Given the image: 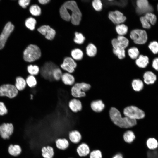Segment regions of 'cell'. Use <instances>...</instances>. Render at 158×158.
I'll use <instances>...</instances> for the list:
<instances>
[{
    "instance_id": "6da1fadb",
    "label": "cell",
    "mask_w": 158,
    "mask_h": 158,
    "mask_svg": "<svg viewBox=\"0 0 158 158\" xmlns=\"http://www.w3.org/2000/svg\"><path fill=\"white\" fill-rule=\"evenodd\" d=\"M60 15L64 20H71L72 23L78 25L81 20L82 13L74 1H68L65 2L59 10Z\"/></svg>"
},
{
    "instance_id": "7a4b0ae2",
    "label": "cell",
    "mask_w": 158,
    "mask_h": 158,
    "mask_svg": "<svg viewBox=\"0 0 158 158\" xmlns=\"http://www.w3.org/2000/svg\"><path fill=\"white\" fill-rule=\"evenodd\" d=\"M110 118L113 122L118 127L124 128H129L136 125L137 120L125 116L123 117L120 112L116 108L111 107L109 111Z\"/></svg>"
},
{
    "instance_id": "3957f363",
    "label": "cell",
    "mask_w": 158,
    "mask_h": 158,
    "mask_svg": "<svg viewBox=\"0 0 158 158\" xmlns=\"http://www.w3.org/2000/svg\"><path fill=\"white\" fill-rule=\"evenodd\" d=\"M91 88L89 84L84 82L75 83L71 87L70 93L73 98L79 99L86 95V92Z\"/></svg>"
},
{
    "instance_id": "277c9868",
    "label": "cell",
    "mask_w": 158,
    "mask_h": 158,
    "mask_svg": "<svg viewBox=\"0 0 158 158\" xmlns=\"http://www.w3.org/2000/svg\"><path fill=\"white\" fill-rule=\"evenodd\" d=\"M41 51L37 46L30 44L25 49L23 53L24 60L28 62H34L40 58L41 56Z\"/></svg>"
},
{
    "instance_id": "5b68a950",
    "label": "cell",
    "mask_w": 158,
    "mask_h": 158,
    "mask_svg": "<svg viewBox=\"0 0 158 158\" xmlns=\"http://www.w3.org/2000/svg\"><path fill=\"white\" fill-rule=\"evenodd\" d=\"M125 116L135 120L144 118L145 113L144 111L134 106H131L126 107L123 110Z\"/></svg>"
},
{
    "instance_id": "8992f818",
    "label": "cell",
    "mask_w": 158,
    "mask_h": 158,
    "mask_svg": "<svg viewBox=\"0 0 158 158\" xmlns=\"http://www.w3.org/2000/svg\"><path fill=\"white\" fill-rule=\"evenodd\" d=\"M57 66H58L52 62H47L40 68L39 75L44 79L53 81L54 80L52 77V72L54 69Z\"/></svg>"
},
{
    "instance_id": "52a82bcc",
    "label": "cell",
    "mask_w": 158,
    "mask_h": 158,
    "mask_svg": "<svg viewBox=\"0 0 158 158\" xmlns=\"http://www.w3.org/2000/svg\"><path fill=\"white\" fill-rule=\"evenodd\" d=\"M130 37L135 44H145L148 39L146 31L140 29H135L132 30L130 33Z\"/></svg>"
},
{
    "instance_id": "ba28073f",
    "label": "cell",
    "mask_w": 158,
    "mask_h": 158,
    "mask_svg": "<svg viewBox=\"0 0 158 158\" xmlns=\"http://www.w3.org/2000/svg\"><path fill=\"white\" fill-rule=\"evenodd\" d=\"M18 91L15 86L12 85L4 84L0 86V96L13 98L17 96Z\"/></svg>"
},
{
    "instance_id": "9c48e42d",
    "label": "cell",
    "mask_w": 158,
    "mask_h": 158,
    "mask_svg": "<svg viewBox=\"0 0 158 158\" xmlns=\"http://www.w3.org/2000/svg\"><path fill=\"white\" fill-rule=\"evenodd\" d=\"M77 66L76 62L72 58L67 57L64 59L62 63L60 65V67L63 72L72 74L75 71Z\"/></svg>"
},
{
    "instance_id": "30bf717a",
    "label": "cell",
    "mask_w": 158,
    "mask_h": 158,
    "mask_svg": "<svg viewBox=\"0 0 158 158\" xmlns=\"http://www.w3.org/2000/svg\"><path fill=\"white\" fill-rule=\"evenodd\" d=\"M14 29V26L11 22L6 23L0 35V49L4 47L6 40Z\"/></svg>"
},
{
    "instance_id": "8fae6325",
    "label": "cell",
    "mask_w": 158,
    "mask_h": 158,
    "mask_svg": "<svg viewBox=\"0 0 158 158\" xmlns=\"http://www.w3.org/2000/svg\"><path fill=\"white\" fill-rule=\"evenodd\" d=\"M136 12L139 14L151 12L153 7L149 4L147 0H138L136 1Z\"/></svg>"
},
{
    "instance_id": "7c38bea8",
    "label": "cell",
    "mask_w": 158,
    "mask_h": 158,
    "mask_svg": "<svg viewBox=\"0 0 158 158\" xmlns=\"http://www.w3.org/2000/svg\"><path fill=\"white\" fill-rule=\"evenodd\" d=\"M14 127L11 123H3L1 125L0 135L4 139L9 138L13 132Z\"/></svg>"
},
{
    "instance_id": "4fadbf2b",
    "label": "cell",
    "mask_w": 158,
    "mask_h": 158,
    "mask_svg": "<svg viewBox=\"0 0 158 158\" xmlns=\"http://www.w3.org/2000/svg\"><path fill=\"white\" fill-rule=\"evenodd\" d=\"M108 18L114 24L117 25L123 23L126 19L123 14L118 10L110 12Z\"/></svg>"
},
{
    "instance_id": "5bb4252c",
    "label": "cell",
    "mask_w": 158,
    "mask_h": 158,
    "mask_svg": "<svg viewBox=\"0 0 158 158\" xmlns=\"http://www.w3.org/2000/svg\"><path fill=\"white\" fill-rule=\"evenodd\" d=\"M68 107L70 111L73 113L80 111L83 108L81 101L79 99L74 98H72L68 101Z\"/></svg>"
},
{
    "instance_id": "9a60e30c",
    "label": "cell",
    "mask_w": 158,
    "mask_h": 158,
    "mask_svg": "<svg viewBox=\"0 0 158 158\" xmlns=\"http://www.w3.org/2000/svg\"><path fill=\"white\" fill-rule=\"evenodd\" d=\"M128 39L123 36L119 35L117 38H114L111 41V44L113 48H126L129 44Z\"/></svg>"
},
{
    "instance_id": "2e32d148",
    "label": "cell",
    "mask_w": 158,
    "mask_h": 158,
    "mask_svg": "<svg viewBox=\"0 0 158 158\" xmlns=\"http://www.w3.org/2000/svg\"><path fill=\"white\" fill-rule=\"evenodd\" d=\"M37 30L42 35L45 36L47 39L52 40L56 35L55 31L47 25H42Z\"/></svg>"
},
{
    "instance_id": "e0dca14e",
    "label": "cell",
    "mask_w": 158,
    "mask_h": 158,
    "mask_svg": "<svg viewBox=\"0 0 158 158\" xmlns=\"http://www.w3.org/2000/svg\"><path fill=\"white\" fill-rule=\"evenodd\" d=\"M143 81L147 85L154 84L157 79V77L155 73L151 71H145L143 75Z\"/></svg>"
},
{
    "instance_id": "ac0fdd59",
    "label": "cell",
    "mask_w": 158,
    "mask_h": 158,
    "mask_svg": "<svg viewBox=\"0 0 158 158\" xmlns=\"http://www.w3.org/2000/svg\"><path fill=\"white\" fill-rule=\"evenodd\" d=\"M60 80L64 85L70 87H71L75 83L73 75L66 72H63Z\"/></svg>"
},
{
    "instance_id": "d6986e66",
    "label": "cell",
    "mask_w": 158,
    "mask_h": 158,
    "mask_svg": "<svg viewBox=\"0 0 158 158\" xmlns=\"http://www.w3.org/2000/svg\"><path fill=\"white\" fill-rule=\"evenodd\" d=\"M76 150L78 155L80 157H85L88 156L90 152L89 145L85 142L79 144Z\"/></svg>"
},
{
    "instance_id": "ffe728a7",
    "label": "cell",
    "mask_w": 158,
    "mask_h": 158,
    "mask_svg": "<svg viewBox=\"0 0 158 158\" xmlns=\"http://www.w3.org/2000/svg\"><path fill=\"white\" fill-rule=\"evenodd\" d=\"M68 136L69 140L75 144H80L82 139L81 134L77 130L70 131L68 133Z\"/></svg>"
},
{
    "instance_id": "44dd1931",
    "label": "cell",
    "mask_w": 158,
    "mask_h": 158,
    "mask_svg": "<svg viewBox=\"0 0 158 158\" xmlns=\"http://www.w3.org/2000/svg\"><path fill=\"white\" fill-rule=\"evenodd\" d=\"M135 63L139 68H145L149 63V58L146 56L140 55L136 59Z\"/></svg>"
},
{
    "instance_id": "7402d4cb",
    "label": "cell",
    "mask_w": 158,
    "mask_h": 158,
    "mask_svg": "<svg viewBox=\"0 0 158 158\" xmlns=\"http://www.w3.org/2000/svg\"><path fill=\"white\" fill-rule=\"evenodd\" d=\"M41 152L42 156L43 158H53L54 154L53 148L50 145L43 147Z\"/></svg>"
},
{
    "instance_id": "603a6c76",
    "label": "cell",
    "mask_w": 158,
    "mask_h": 158,
    "mask_svg": "<svg viewBox=\"0 0 158 158\" xmlns=\"http://www.w3.org/2000/svg\"><path fill=\"white\" fill-rule=\"evenodd\" d=\"M55 144L57 148L60 150H64L68 147L69 141L65 138H58L56 140Z\"/></svg>"
},
{
    "instance_id": "cb8c5ba5",
    "label": "cell",
    "mask_w": 158,
    "mask_h": 158,
    "mask_svg": "<svg viewBox=\"0 0 158 158\" xmlns=\"http://www.w3.org/2000/svg\"><path fill=\"white\" fill-rule=\"evenodd\" d=\"M92 109L94 111L99 112L102 111L105 107V105L101 100L92 101L91 104Z\"/></svg>"
},
{
    "instance_id": "d4e9b609",
    "label": "cell",
    "mask_w": 158,
    "mask_h": 158,
    "mask_svg": "<svg viewBox=\"0 0 158 158\" xmlns=\"http://www.w3.org/2000/svg\"><path fill=\"white\" fill-rule=\"evenodd\" d=\"M22 149L18 145H11L8 148V152L12 156L16 157L20 154Z\"/></svg>"
},
{
    "instance_id": "484cf974",
    "label": "cell",
    "mask_w": 158,
    "mask_h": 158,
    "mask_svg": "<svg viewBox=\"0 0 158 158\" xmlns=\"http://www.w3.org/2000/svg\"><path fill=\"white\" fill-rule=\"evenodd\" d=\"M132 86L135 91L140 92L144 88V83L140 79H135L132 82Z\"/></svg>"
},
{
    "instance_id": "4316f807",
    "label": "cell",
    "mask_w": 158,
    "mask_h": 158,
    "mask_svg": "<svg viewBox=\"0 0 158 158\" xmlns=\"http://www.w3.org/2000/svg\"><path fill=\"white\" fill-rule=\"evenodd\" d=\"M27 85L25 80L21 77H17L16 79L15 86L18 90L22 91L24 90Z\"/></svg>"
},
{
    "instance_id": "83f0119b",
    "label": "cell",
    "mask_w": 158,
    "mask_h": 158,
    "mask_svg": "<svg viewBox=\"0 0 158 158\" xmlns=\"http://www.w3.org/2000/svg\"><path fill=\"white\" fill-rule=\"evenodd\" d=\"M27 70L30 75L36 76L40 74V68L36 65L30 64L28 66Z\"/></svg>"
},
{
    "instance_id": "f1b7e54d",
    "label": "cell",
    "mask_w": 158,
    "mask_h": 158,
    "mask_svg": "<svg viewBox=\"0 0 158 158\" xmlns=\"http://www.w3.org/2000/svg\"><path fill=\"white\" fill-rule=\"evenodd\" d=\"M63 71L59 66L56 67L53 70L52 77L54 81H59L61 80Z\"/></svg>"
},
{
    "instance_id": "f546056e",
    "label": "cell",
    "mask_w": 158,
    "mask_h": 158,
    "mask_svg": "<svg viewBox=\"0 0 158 158\" xmlns=\"http://www.w3.org/2000/svg\"><path fill=\"white\" fill-rule=\"evenodd\" d=\"M123 138L126 142L130 143L133 141L135 138V136L133 131L131 130H128L124 133Z\"/></svg>"
},
{
    "instance_id": "4dcf8cb0",
    "label": "cell",
    "mask_w": 158,
    "mask_h": 158,
    "mask_svg": "<svg viewBox=\"0 0 158 158\" xmlns=\"http://www.w3.org/2000/svg\"><path fill=\"white\" fill-rule=\"evenodd\" d=\"M27 85L30 88L35 87L37 85V80L35 76L29 75L27 77L26 80Z\"/></svg>"
},
{
    "instance_id": "1f68e13d",
    "label": "cell",
    "mask_w": 158,
    "mask_h": 158,
    "mask_svg": "<svg viewBox=\"0 0 158 158\" xmlns=\"http://www.w3.org/2000/svg\"><path fill=\"white\" fill-rule=\"evenodd\" d=\"M71 55L72 58L74 60L79 61L83 58V54L81 50L77 48L71 51Z\"/></svg>"
},
{
    "instance_id": "d6a6232c",
    "label": "cell",
    "mask_w": 158,
    "mask_h": 158,
    "mask_svg": "<svg viewBox=\"0 0 158 158\" xmlns=\"http://www.w3.org/2000/svg\"><path fill=\"white\" fill-rule=\"evenodd\" d=\"M117 33L120 36L126 35L127 32L128 30V27L124 24H121L117 25L115 28Z\"/></svg>"
},
{
    "instance_id": "836d02e7",
    "label": "cell",
    "mask_w": 158,
    "mask_h": 158,
    "mask_svg": "<svg viewBox=\"0 0 158 158\" xmlns=\"http://www.w3.org/2000/svg\"><path fill=\"white\" fill-rule=\"evenodd\" d=\"M86 51L87 54L88 56L91 57H93L97 53V49L94 44L90 43L87 47Z\"/></svg>"
},
{
    "instance_id": "e575fe53",
    "label": "cell",
    "mask_w": 158,
    "mask_h": 158,
    "mask_svg": "<svg viewBox=\"0 0 158 158\" xmlns=\"http://www.w3.org/2000/svg\"><path fill=\"white\" fill-rule=\"evenodd\" d=\"M146 145L147 147L150 150L157 149L158 146L157 140L154 138H150L146 141Z\"/></svg>"
},
{
    "instance_id": "d590c367",
    "label": "cell",
    "mask_w": 158,
    "mask_h": 158,
    "mask_svg": "<svg viewBox=\"0 0 158 158\" xmlns=\"http://www.w3.org/2000/svg\"><path fill=\"white\" fill-rule=\"evenodd\" d=\"M128 52L129 56L132 59H136L139 56V51L136 47L130 48L128 49Z\"/></svg>"
},
{
    "instance_id": "8d00e7d4",
    "label": "cell",
    "mask_w": 158,
    "mask_h": 158,
    "mask_svg": "<svg viewBox=\"0 0 158 158\" xmlns=\"http://www.w3.org/2000/svg\"><path fill=\"white\" fill-rule=\"evenodd\" d=\"M36 23V20L32 17H30L27 18L25 21V26L31 30H34Z\"/></svg>"
},
{
    "instance_id": "74e56055",
    "label": "cell",
    "mask_w": 158,
    "mask_h": 158,
    "mask_svg": "<svg viewBox=\"0 0 158 158\" xmlns=\"http://www.w3.org/2000/svg\"><path fill=\"white\" fill-rule=\"evenodd\" d=\"M144 16L151 25H154L156 23L157 18L154 14L149 12L146 13Z\"/></svg>"
},
{
    "instance_id": "f35d334b",
    "label": "cell",
    "mask_w": 158,
    "mask_h": 158,
    "mask_svg": "<svg viewBox=\"0 0 158 158\" xmlns=\"http://www.w3.org/2000/svg\"><path fill=\"white\" fill-rule=\"evenodd\" d=\"M30 12L33 16H37L41 13V9L38 5L34 4L32 5L29 9Z\"/></svg>"
},
{
    "instance_id": "ab89813d",
    "label": "cell",
    "mask_w": 158,
    "mask_h": 158,
    "mask_svg": "<svg viewBox=\"0 0 158 158\" xmlns=\"http://www.w3.org/2000/svg\"><path fill=\"white\" fill-rule=\"evenodd\" d=\"M113 51L114 54L120 59H122L125 57V51L124 49L120 48H113Z\"/></svg>"
},
{
    "instance_id": "60d3db41",
    "label": "cell",
    "mask_w": 158,
    "mask_h": 158,
    "mask_svg": "<svg viewBox=\"0 0 158 158\" xmlns=\"http://www.w3.org/2000/svg\"><path fill=\"white\" fill-rule=\"evenodd\" d=\"M75 37L74 39V41L75 43L78 44H81L83 43L85 38L82 33L76 32L75 33Z\"/></svg>"
},
{
    "instance_id": "b9f144b4",
    "label": "cell",
    "mask_w": 158,
    "mask_h": 158,
    "mask_svg": "<svg viewBox=\"0 0 158 158\" xmlns=\"http://www.w3.org/2000/svg\"><path fill=\"white\" fill-rule=\"evenodd\" d=\"M148 47L152 52L154 54L158 53V42L156 41L151 42L148 45Z\"/></svg>"
},
{
    "instance_id": "7bdbcfd3",
    "label": "cell",
    "mask_w": 158,
    "mask_h": 158,
    "mask_svg": "<svg viewBox=\"0 0 158 158\" xmlns=\"http://www.w3.org/2000/svg\"><path fill=\"white\" fill-rule=\"evenodd\" d=\"M89 158H102V154L99 150H93L90 152L89 155Z\"/></svg>"
},
{
    "instance_id": "ee69618b",
    "label": "cell",
    "mask_w": 158,
    "mask_h": 158,
    "mask_svg": "<svg viewBox=\"0 0 158 158\" xmlns=\"http://www.w3.org/2000/svg\"><path fill=\"white\" fill-rule=\"evenodd\" d=\"M92 4L94 9L96 11H100L102 9V4L100 0H93Z\"/></svg>"
},
{
    "instance_id": "f6af8a7d",
    "label": "cell",
    "mask_w": 158,
    "mask_h": 158,
    "mask_svg": "<svg viewBox=\"0 0 158 158\" xmlns=\"http://www.w3.org/2000/svg\"><path fill=\"white\" fill-rule=\"evenodd\" d=\"M140 20L143 28L146 29H149L150 28L151 25L148 22L144 16L141 17Z\"/></svg>"
},
{
    "instance_id": "bcb514c9",
    "label": "cell",
    "mask_w": 158,
    "mask_h": 158,
    "mask_svg": "<svg viewBox=\"0 0 158 158\" xmlns=\"http://www.w3.org/2000/svg\"><path fill=\"white\" fill-rule=\"evenodd\" d=\"M147 156L148 158H158V149L148 151Z\"/></svg>"
},
{
    "instance_id": "7dc6e473",
    "label": "cell",
    "mask_w": 158,
    "mask_h": 158,
    "mask_svg": "<svg viewBox=\"0 0 158 158\" xmlns=\"http://www.w3.org/2000/svg\"><path fill=\"white\" fill-rule=\"evenodd\" d=\"M8 110L4 103L0 102V116H3L6 114Z\"/></svg>"
},
{
    "instance_id": "c3c4849f",
    "label": "cell",
    "mask_w": 158,
    "mask_h": 158,
    "mask_svg": "<svg viewBox=\"0 0 158 158\" xmlns=\"http://www.w3.org/2000/svg\"><path fill=\"white\" fill-rule=\"evenodd\" d=\"M151 66L154 70L158 72V57L155 58L153 60Z\"/></svg>"
},
{
    "instance_id": "681fc988",
    "label": "cell",
    "mask_w": 158,
    "mask_h": 158,
    "mask_svg": "<svg viewBox=\"0 0 158 158\" xmlns=\"http://www.w3.org/2000/svg\"><path fill=\"white\" fill-rule=\"evenodd\" d=\"M30 0H20L18 1L19 5L23 8H25L30 3Z\"/></svg>"
},
{
    "instance_id": "f907efd6",
    "label": "cell",
    "mask_w": 158,
    "mask_h": 158,
    "mask_svg": "<svg viewBox=\"0 0 158 158\" xmlns=\"http://www.w3.org/2000/svg\"><path fill=\"white\" fill-rule=\"evenodd\" d=\"M50 1V0H39L38 1L40 3L42 4H45Z\"/></svg>"
},
{
    "instance_id": "816d5d0a",
    "label": "cell",
    "mask_w": 158,
    "mask_h": 158,
    "mask_svg": "<svg viewBox=\"0 0 158 158\" xmlns=\"http://www.w3.org/2000/svg\"><path fill=\"white\" fill-rule=\"evenodd\" d=\"M112 158H123V157L121 154L119 153L114 155Z\"/></svg>"
},
{
    "instance_id": "f5cc1de1",
    "label": "cell",
    "mask_w": 158,
    "mask_h": 158,
    "mask_svg": "<svg viewBox=\"0 0 158 158\" xmlns=\"http://www.w3.org/2000/svg\"><path fill=\"white\" fill-rule=\"evenodd\" d=\"M157 10L158 11V4H157Z\"/></svg>"
},
{
    "instance_id": "db71d44e",
    "label": "cell",
    "mask_w": 158,
    "mask_h": 158,
    "mask_svg": "<svg viewBox=\"0 0 158 158\" xmlns=\"http://www.w3.org/2000/svg\"><path fill=\"white\" fill-rule=\"evenodd\" d=\"M0 127H1V126L0 125Z\"/></svg>"
},
{
    "instance_id": "11a10c76",
    "label": "cell",
    "mask_w": 158,
    "mask_h": 158,
    "mask_svg": "<svg viewBox=\"0 0 158 158\" xmlns=\"http://www.w3.org/2000/svg\"></svg>"
}]
</instances>
